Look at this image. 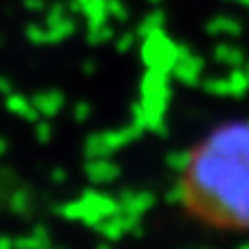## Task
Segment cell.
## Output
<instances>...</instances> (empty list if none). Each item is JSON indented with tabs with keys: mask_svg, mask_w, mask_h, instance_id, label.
<instances>
[{
	"mask_svg": "<svg viewBox=\"0 0 249 249\" xmlns=\"http://www.w3.org/2000/svg\"><path fill=\"white\" fill-rule=\"evenodd\" d=\"M190 207L207 221L249 227V119L218 126L185 172Z\"/></svg>",
	"mask_w": 249,
	"mask_h": 249,
	"instance_id": "cell-1",
	"label": "cell"
},
{
	"mask_svg": "<svg viewBox=\"0 0 249 249\" xmlns=\"http://www.w3.org/2000/svg\"><path fill=\"white\" fill-rule=\"evenodd\" d=\"M139 104L146 110L148 130L157 135H165V113L170 104V82L165 71L150 69L141 82V97Z\"/></svg>",
	"mask_w": 249,
	"mask_h": 249,
	"instance_id": "cell-2",
	"label": "cell"
},
{
	"mask_svg": "<svg viewBox=\"0 0 249 249\" xmlns=\"http://www.w3.org/2000/svg\"><path fill=\"white\" fill-rule=\"evenodd\" d=\"M141 132H143V128H139L132 122L122 128L93 132V135H89L84 141V155H86V159H93V157H110V155H115V152H119L122 148H126L128 143L137 141L141 137Z\"/></svg>",
	"mask_w": 249,
	"mask_h": 249,
	"instance_id": "cell-3",
	"label": "cell"
},
{
	"mask_svg": "<svg viewBox=\"0 0 249 249\" xmlns=\"http://www.w3.org/2000/svg\"><path fill=\"white\" fill-rule=\"evenodd\" d=\"M82 205V223L89 227H97L104 218L113 216L115 212H119V198L110 196L99 190H86L80 196Z\"/></svg>",
	"mask_w": 249,
	"mask_h": 249,
	"instance_id": "cell-4",
	"label": "cell"
},
{
	"mask_svg": "<svg viewBox=\"0 0 249 249\" xmlns=\"http://www.w3.org/2000/svg\"><path fill=\"white\" fill-rule=\"evenodd\" d=\"M84 174L90 183L104 185V183H113L115 179H119L122 168L115 161H110V157H93V159H86Z\"/></svg>",
	"mask_w": 249,
	"mask_h": 249,
	"instance_id": "cell-5",
	"label": "cell"
},
{
	"mask_svg": "<svg viewBox=\"0 0 249 249\" xmlns=\"http://www.w3.org/2000/svg\"><path fill=\"white\" fill-rule=\"evenodd\" d=\"M117 198H119V210L139 214V216L150 212L157 203V196L152 192H148V190H124Z\"/></svg>",
	"mask_w": 249,
	"mask_h": 249,
	"instance_id": "cell-6",
	"label": "cell"
},
{
	"mask_svg": "<svg viewBox=\"0 0 249 249\" xmlns=\"http://www.w3.org/2000/svg\"><path fill=\"white\" fill-rule=\"evenodd\" d=\"M31 102H33V106L38 108V113L49 119V117H55V115L64 108L66 99L60 90H44V93L33 95Z\"/></svg>",
	"mask_w": 249,
	"mask_h": 249,
	"instance_id": "cell-7",
	"label": "cell"
},
{
	"mask_svg": "<svg viewBox=\"0 0 249 249\" xmlns=\"http://www.w3.org/2000/svg\"><path fill=\"white\" fill-rule=\"evenodd\" d=\"M5 106H7V110L9 113H14V115H18V117H22V119H27V122H38L42 115L38 113V108L33 106V102L31 99H27V95H20V93H9L5 97Z\"/></svg>",
	"mask_w": 249,
	"mask_h": 249,
	"instance_id": "cell-8",
	"label": "cell"
},
{
	"mask_svg": "<svg viewBox=\"0 0 249 249\" xmlns=\"http://www.w3.org/2000/svg\"><path fill=\"white\" fill-rule=\"evenodd\" d=\"M172 71L179 82H183V84H196L198 77H201V62L196 57H183V60L174 62Z\"/></svg>",
	"mask_w": 249,
	"mask_h": 249,
	"instance_id": "cell-9",
	"label": "cell"
},
{
	"mask_svg": "<svg viewBox=\"0 0 249 249\" xmlns=\"http://www.w3.org/2000/svg\"><path fill=\"white\" fill-rule=\"evenodd\" d=\"M192 159H194V150H172L165 157V163H168V168L172 172L185 174L190 170V165H192Z\"/></svg>",
	"mask_w": 249,
	"mask_h": 249,
	"instance_id": "cell-10",
	"label": "cell"
},
{
	"mask_svg": "<svg viewBox=\"0 0 249 249\" xmlns=\"http://www.w3.org/2000/svg\"><path fill=\"white\" fill-rule=\"evenodd\" d=\"M9 207H11V212H14V214H18V216H27L29 212H31V207H33L31 192H29V190H24V188L16 190V192L9 196Z\"/></svg>",
	"mask_w": 249,
	"mask_h": 249,
	"instance_id": "cell-11",
	"label": "cell"
},
{
	"mask_svg": "<svg viewBox=\"0 0 249 249\" xmlns=\"http://www.w3.org/2000/svg\"><path fill=\"white\" fill-rule=\"evenodd\" d=\"M227 84H230V97H245V93L249 90V69L234 71L227 77Z\"/></svg>",
	"mask_w": 249,
	"mask_h": 249,
	"instance_id": "cell-12",
	"label": "cell"
},
{
	"mask_svg": "<svg viewBox=\"0 0 249 249\" xmlns=\"http://www.w3.org/2000/svg\"><path fill=\"white\" fill-rule=\"evenodd\" d=\"M165 203H168V205L190 207V188H188V183H185V179L179 181L177 185H172V188L168 190V194H165Z\"/></svg>",
	"mask_w": 249,
	"mask_h": 249,
	"instance_id": "cell-13",
	"label": "cell"
},
{
	"mask_svg": "<svg viewBox=\"0 0 249 249\" xmlns=\"http://www.w3.org/2000/svg\"><path fill=\"white\" fill-rule=\"evenodd\" d=\"M29 236V249H53L51 247V236H49V227L36 225Z\"/></svg>",
	"mask_w": 249,
	"mask_h": 249,
	"instance_id": "cell-14",
	"label": "cell"
},
{
	"mask_svg": "<svg viewBox=\"0 0 249 249\" xmlns=\"http://www.w3.org/2000/svg\"><path fill=\"white\" fill-rule=\"evenodd\" d=\"M203 89H205L207 95L212 97H230V84L227 80H221V77H210V80L203 82Z\"/></svg>",
	"mask_w": 249,
	"mask_h": 249,
	"instance_id": "cell-15",
	"label": "cell"
},
{
	"mask_svg": "<svg viewBox=\"0 0 249 249\" xmlns=\"http://www.w3.org/2000/svg\"><path fill=\"white\" fill-rule=\"evenodd\" d=\"M130 122L137 124L139 128H143V130H148V122H146V110H143V106H141L139 102L132 104L130 106Z\"/></svg>",
	"mask_w": 249,
	"mask_h": 249,
	"instance_id": "cell-16",
	"label": "cell"
},
{
	"mask_svg": "<svg viewBox=\"0 0 249 249\" xmlns=\"http://www.w3.org/2000/svg\"><path fill=\"white\" fill-rule=\"evenodd\" d=\"M36 137H38V141L40 143H49L51 141V137H53V128H51V124L47 122V117H44V122H36Z\"/></svg>",
	"mask_w": 249,
	"mask_h": 249,
	"instance_id": "cell-17",
	"label": "cell"
},
{
	"mask_svg": "<svg viewBox=\"0 0 249 249\" xmlns=\"http://www.w3.org/2000/svg\"><path fill=\"white\" fill-rule=\"evenodd\" d=\"M73 117H75V122H86V119L90 117V104L89 102H80L73 106Z\"/></svg>",
	"mask_w": 249,
	"mask_h": 249,
	"instance_id": "cell-18",
	"label": "cell"
},
{
	"mask_svg": "<svg viewBox=\"0 0 249 249\" xmlns=\"http://www.w3.org/2000/svg\"><path fill=\"white\" fill-rule=\"evenodd\" d=\"M51 181H53V183H64V181H66V172L62 168H55L51 172Z\"/></svg>",
	"mask_w": 249,
	"mask_h": 249,
	"instance_id": "cell-19",
	"label": "cell"
},
{
	"mask_svg": "<svg viewBox=\"0 0 249 249\" xmlns=\"http://www.w3.org/2000/svg\"><path fill=\"white\" fill-rule=\"evenodd\" d=\"M218 57H221L223 62H230V64H234V62H240L238 57H236L234 51H218Z\"/></svg>",
	"mask_w": 249,
	"mask_h": 249,
	"instance_id": "cell-20",
	"label": "cell"
},
{
	"mask_svg": "<svg viewBox=\"0 0 249 249\" xmlns=\"http://www.w3.org/2000/svg\"><path fill=\"white\" fill-rule=\"evenodd\" d=\"M0 249H16L14 238H9V236H0Z\"/></svg>",
	"mask_w": 249,
	"mask_h": 249,
	"instance_id": "cell-21",
	"label": "cell"
},
{
	"mask_svg": "<svg viewBox=\"0 0 249 249\" xmlns=\"http://www.w3.org/2000/svg\"><path fill=\"white\" fill-rule=\"evenodd\" d=\"M0 93L5 95H9V93H14V90H11V82L9 80H2V77H0Z\"/></svg>",
	"mask_w": 249,
	"mask_h": 249,
	"instance_id": "cell-22",
	"label": "cell"
},
{
	"mask_svg": "<svg viewBox=\"0 0 249 249\" xmlns=\"http://www.w3.org/2000/svg\"><path fill=\"white\" fill-rule=\"evenodd\" d=\"M95 249H113V247H110V240L104 238V243H97L95 245Z\"/></svg>",
	"mask_w": 249,
	"mask_h": 249,
	"instance_id": "cell-23",
	"label": "cell"
},
{
	"mask_svg": "<svg viewBox=\"0 0 249 249\" xmlns=\"http://www.w3.org/2000/svg\"><path fill=\"white\" fill-rule=\"evenodd\" d=\"M7 148H9V146H7V141H5V139H0V155H5Z\"/></svg>",
	"mask_w": 249,
	"mask_h": 249,
	"instance_id": "cell-24",
	"label": "cell"
},
{
	"mask_svg": "<svg viewBox=\"0 0 249 249\" xmlns=\"http://www.w3.org/2000/svg\"><path fill=\"white\" fill-rule=\"evenodd\" d=\"M236 249H249V243H243V245H238Z\"/></svg>",
	"mask_w": 249,
	"mask_h": 249,
	"instance_id": "cell-25",
	"label": "cell"
},
{
	"mask_svg": "<svg viewBox=\"0 0 249 249\" xmlns=\"http://www.w3.org/2000/svg\"><path fill=\"white\" fill-rule=\"evenodd\" d=\"M192 249H210V247H192Z\"/></svg>",
	"mask_w": 249,
	"mask_h": 249,
	"instance_id": "cell-26",
	"label": "cell"
}]
</instances>
